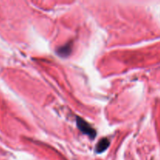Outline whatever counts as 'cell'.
Returning a JSON list of instances; mask_svg holds the SVG:
<instances>
[{
	"instance_id": "cell-1",
	"label": "cell",
	"mask_w": 160,
	"mask_h": 160,
	"mask_svg": "<svg viewBox=\"0 0 160 160\" xmlns=\"http://www.w3.org/2000/svg\"><path fill=\"white\" fill-rule=\"evenodd\" d=\"M77 126H78V129L83 134L89 136L91 138H94L96 136V131H95V130L88 122H86L84 119L81 118V117H77Z\"/></svg>"
},
{
	"instance_id": "cell-2",
	"label": "cell",
	"mask_w": 160,
	"mask_h": 160,
	"mask_svg": "<svg viewBox=\"0 0 160 160\" xmlns=\"http://www.w3.org/2000/svg\"><path fill=\"white\" fill-rule=\"evenodd\" d=\"M72 45L71 42L70 43H67L66 45H62V46L59 47L57 49V53L62 57H66V56H68L70 54L72 51Z\"/></svg>"
},
{
	"instance_id": "cell-3",
	"label": "cell",
	"mask_w": 160,
	"mask_h": 160,
	"mask_svg": "<svg viewBox=\"0 0 160 160\" xmlns=\"http://www.w3.org/2000/svg\"><path fill=\"white\" fill-rule=\"evenodd\" d=\"M109 144H110V142L108 138H102L99 142H98L96 145V152L98 153H102L104 151H106L109 146Z\"/></svg>"
}]
</instances>
